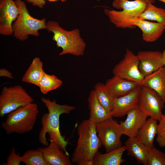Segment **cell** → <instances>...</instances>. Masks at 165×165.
Here are the masks:
<instances>
[{
  "mask_svg": "<svg viewBox=\"0 0 165 165\" xmlns=\"http://www.w3.org/2000/svg\"><path fill=\"white\" fill-rule=\"evenodd\" d=\"M41 100L48 110V113L44 114L41 120L42 128L38 136V139L42 145L47 146L49 145L46 135H49V140L55 141L60 148L68 153L66 148L68 141L61 135L60 130L59 118L61 115L69 114L76 108L72 105H60L55 101H51L48 98L42 97Z\"/></svg>",
  "mask_w": 165,
  "mask_h": 165,
  "instance_id": "obj_1",
  "label": "cell"
},
{
  "mask_svg": "<svg viewBox=\"0 0 165 165\" xmlns=\"http://www.w3.org/2000/svg\"><path fill=\"white\" fill-rule=\"evenodd\" d=\"M96 123L89 119L78 125L77 146L72 155V163L92 165L94 158L102 145L97 135Z\"/></svg>",
  "mask_w": 165,
  "mask_h": 165,
  "instance_id": "obj_2",
  "label": "cell"
},
{
  "mask_svg": "<svg viewBox=\"0 0 165 165\" xmlns=\"http://www.w3.org/2000/svg\"><path fill=\"white\" fill-rule=\"evenodd\" d=\"M46 29L48 31L53 34L52 39L56 42L57 47L62 49L59 55L67 54L77 56L83 55L86 44L81 37L78 29L66 30L55 21H49L46 23Z\"/></svg>",
  "mask_w": 165,
  "mask_h": 165,
  "instance_id": "obj_3",
  "label": "cell"
},
{
  "mask_svg": "<svg viewBox=\"0 0 165 165\" xmlns=\"http://www.w3.org/2000/svg\"><path fill=\"white\" fill-rule=\"evenodd\" d=\"M112 6L121 11L105 9V14L117 28L134 29L136 27L130 21L139 17L146 9L147 4L142 0H114Z\"/></svg>",
  "mask_w": 165,
  "mask_h": 165,
  "instance_id": "obj_4",
  "label": "cell"
},
{
  "mask_svg": "<svg viewBox=\"0 0 165 165\" xmlns=\"http://www.w3.org/2000/svg\"><path fill=\"white\" fill-rule=\"evenodd\" d=\"M38 112L37 105L33 102L20 107L7 114L2 127L8 134L28 132L34 128Z\"/></svg>",
  "mask_w": 165,
  "mask_h": 165,
  "instance_id": "obj_5",
  "label": "cell"
},
{
  "mask_svg": "<svg viewBox=\"0 0 165 165\" xmlns=\"http://www.w3.org/2000/svg\"><path fill=\"white\" fill-rule=\"evenodd\" d=\"M14 1L19 9V13L12 24L13 36L21 41L27 40L29 35L39 36V30L46 29V19L34 18L29 13L24 1Z\"/></svg>",
  "mask_w": 165,
  "mask_h": 165,
  "instance_id": "obj_6",
  "label": "cell"
},
{
  "mask_svg": "<svg viewBox=\"0 0 165 165\" xmlns=\"http://www.w3.org/2000/svg\"><path fill=\"white\" fill-rule=\"evenodd\" d=\"M33 101L32 97L20 85L4 87L0 94V117L2 118L17 108Z\"/></svg>",
  "mask_w": 165,
  "mask_h": 165,
  "instance_id": "obj_7",
  "label": "cell"
},
{
  "mask_svg": "<svg viewBox=\"0 0 165 165\" xmlns=\"http://www.w3.org/2000/svg\"><path fill=\"white\" fill-rule=\"evenodd\" d=\"M97 135L106 152L122 146L121 138L123 135L122 127L112 117L96 123Z\"/></svg>",
  "mask_w": 165,
  "mask_h": 165,
  "instance_id": "obj_8",
  "label": "cell"
},
{
  "mask_svg": "<svg viewBox=\"0 0 165 165\" xmlns=\"http://www.w3.org/2000/svg\"><path fill=\"white\" fill-rule=\"evenodd\" d=\"M139 65L137 55L127 49L123 59L113 68L112 73L114 75L135 82L141 86L145 77L140 72Z\"/></svg>",
  "mask_w": 165,
  "mask_h": 165,
  "instance_id": "obj_9",
  "label": "cell"
},
{
  "mask_svg": "<svg viewBox=\"0 0 165 165\" xmlns=\"http://www.w3.org/2000/svg\"><path fill=\"white\" fill-rule=\"evenodd\" d=\"M164 103L155 91L141 86L138 107L148 116L159 121L163 114L162 110Z\"/></svg>",
  "mask_w": 165,
  "mask_h": 165,
  "instance_id": "obj_10",
  "label": "cell"
},
{
  "mask_svg": "<svg viewBox=\"0 0 165 165\" xmlns=\"http://www.w3.org/2000/svg\"><path fill=\"white\" fill-rule=\"evenodd\" d=\"M19 13L15 1L0 0V34L4 35L13 34L12 24Z\"/></svg>",
  "mask_w": 165,
  "mask_h": 165,
  "instance_id": "obj_11",
  "label": "cell"
},
{
  "mask_svg": "<svg viewBox=\"0 0 165 165\" xmlns=\"http://www.w3.org/2000/svg\"><path fill=\"white\" fill-rule=\"evenodd\" d=\"M141 88V86L138 85L127 94L114 98L112 112L113 117H123L130 110L138 107Z\"/></svg>",
  "mask_w": 165,
  "mask_h": 165,
  "instance_id": "obj_12",
  "label": "cell"
},
{
  "mask_svg": "<svg viewBox=\"0 0 165 165\" xmlns=\"http://www.w3.org/2000/svg\"><path fill=\"white\" fill-rule=\"evenodd\" d=\"M139 70L144 76L164 66L162 52L158 51H140L137 55Z\"/></svg>",
  "mask_w": 165,
  "mask_h": 165,
  "instance_id": "obj_13",
  "label": "cell"
},
{
  "mask_svg": "<svg viewBox=\"0 0 165 165\" xmlns=\"http://www.w3.org/2000/svg\"><path fill=\"white\" fill-rule=\"evenodd\" d=\"M127 117L124 121H121L123 135L130 137L137 136L139 129L145 122L148 116L138 107L129 111L127 114Z\"/></svg>",
  "mask_w": 165,
  "mask_h": 165,
  "instance_id": "obj_14",
  "label": "cell"
},
{
  "mask_svg": "<svg viewBox=\"0 0 165 165\" xmlns=\"http://www.w3.org/2000/svg\"><path fill=\"white\" fill-rule=\"evenodd\" d=\"M45 148H39L47 165H72L68 153L61 150L54 141Z\"/></svg>",
  "mask_w": 165,
  "mask_h": 165,
  "instance_id": "obj_15",
  "label": "cell"
},
{
  "mask_svg": "<svg viewBox=\"0 0 165 165\" xmlns=\"http://www.w3.org/2000/svg\"><path fill=\"white\" fill-rule=\"evenodd\" d=\"M130 23L138 27L142 32L143 40L147 42L157 41L163 33L164 26L158 22H153L137 18L132 20Z\"/></svg>",
  "mask_w": 165,
  "mask_h": 165,
  "instance_id": "obj_16",
  "label": "cell"
},
{
  "mask_svg": "<svg viewBox=\"0 0 165 165\" xmlns=\"http://www.w3.org/2000/svg\"><path fill=\"white\" fill-rule=\"evenodd\" d=\"M105 84L114 98L126 95L140 85L135 82L116 75L108 79Z\"/></svg>",
  "mask_w": 165,
  "mask_h": 165,
  "instance_id": "obj_17",
  "label": "cell"
},
{
  "mask_svg": "<svg viewBox=\"0 0 165 165\" xmlns=\"http://www.w3.org/2000/svg\"><path fill=\"white\" fill-rule=\"evenodd\" d=\"M141 86L155 91L165 103V66L145 76Z\"/></svg>",
  "mask_w": 165,
  "mask_h": 165,
  "instance_id": "obj_18",
  "label": "cell"
},
{
  "mask_svg": "<svg viewBox=\"0 0 165 165\" xmlns=\"http://www.w3.org/2000/svg\"><path fill=\"white\" fill-rule=\"evenodd\" d=\"M124 146L128 156L133 157L139 163L147 165L149 148L136 137L129 138L125 142Z\"/></svg>",
  "mask_w": 165,
  "mask_h": 165,
  "instance_id": "obj_19",
  "label": "cell"
},
{
  "mask_svg": "<svg viewBox=\"0 0 165 165\" xmlns=\"http://www.w3.org/2000/svg\"><path fill=\"white\" fill-rule=\"evenodd\" d=\"M89 118L97 123L113 117L111 112L107 111L99 103L94 90H91L88 98Z\"/></svg>",
  "mask_w": 165,
  "mask_h": 165,
  "instance_id": "obj_20",
  "label": "cell"
},
{
  "mask_svg": "<svg viewBox=\"0 0 165 165\" xmlns=\"http://www.w3.org/2000/svg\"><path fill=\"white\" fill-rule=\"evenodd\" d=\"M157 121L152 117L147 119L139 129L136 137L149 148L154 147V138L158 132Z\"/></svg>",
  "mask_w": 165,
  "mask_h": 165,
  "instance_id": "obj_21",
  "label": "cell"
},
{
  "mask_svg": "<svg viewBox=\"0 0 165 165\" xmlns=\"http://www.w3.org/2000/svg\"><path fill=\"white\" fill-rule=\"evenodd\" d=\"M125 150L124 146L104 154L98 151L94 158L92 165H120L124 161L122 156Z\"/></svg>",
  "mask_w": 165,
  "mask_h": 165,
  "instance_id": "obj_22",
  "label": "cell"
},
{
  "mask_svg": "<svg viewBox=\"0 0 165 165\" xmlns=\"http://www.w3.org/2000/svg\"><path fill=\"white\" fill-rule=\"evenodd\" d=\"M45 72L43 68V63L39 57L33 60L22 78L24 82L32 84L38 86Z\"/></svg>",
  "mask_w": 165,
  "mask_h": 165,
  "instance_id": "obj_23",
  "label": "cell"
},
{
  "mask_svg": "<svg viewBox=\"0 0 165 165\" xmlns=\"http://www.w3.org/2000/svg\"><path fill=\"white\" fill-rule=\"evenodd\" d=\"M94 90L99 103L107 111L112 113L114 97L105 84L100 82L97 83L94 86Z\"/></svg>",
  "mask_w": 165,
  "mask_h": 165,
  "instance_id": "obj_24",
  "label": "cell"
},
{
  "mask_svg": "<svg viewBox=\"0 0 165 165\" xmlns=\"http://www.w3.org/2000/svg\"><path fill=\"white\" fill-rule=\"evenodd\" d=\"M138 18L144 20L156 21L163 24L165 28V9L157 7L151 3L147 4L146 9Z\"/></svg>",
  "mask_w": 165,
  "mask_h": 165,
  "instance_id": "obj_25",
  "label": "cell"
},
{
  "mask_svg": "<svg viewBox=\"0 0 165 165\" xmlns=\"http://www.w3.org/2000/svg\"><path fill=\"white\" fill-rule=\"evenodd\" d=\"M62 83V81L54 75H49L45 72L38 86L41 92L46 94L60 87Z\"/></svg>",
  "mask_w": 165,
  "mask_h": 165,
  "instance_id": "obj_26",
  "label": "cell"
},
{
  "mask_svg": "<svg viewBox=\"0 0 165 165\" xmlns=\"http://www.w3.org/2000/svg\"><path fill=\"white\" fill-rule=\"evenodd\" d=\"M21 162L26 165H47L39 148L26 151L22 156Z\"/></svg>",
  "mask_w": 165,
  "mask_h": 165,
  "instance_id": "obj_27",
  "label": "cell"
},
{
  "mask_svg": "<svg viewBox=\"0 0 165 165\" xmlns=\"http://www.w3.org/2000/svg\"><path fill=\"white\" fill-rule=\"evenodd\" d=\"M147 165H165V153L154 147L149 148Z\"/></svg>",
  "mask_w": 165,
  "mask_h": 165,
  "instance_id": "obj_28",
  "label": "cell"
},
{
  "mask_svg": "<svg viewBox=\"0 0 165 165\" xmlns=\"http://www.w3.org/2000/svg\"><path fill=\"white\" fill-rule=\"evenodd\" d=\"M158 124L156 141L161 147H165V114H163Z\"/></svg>",
  "mask_w": 165,
  "mask_h": 165,
  "instance_id": "obj_29",
  "label": "cell"
},
{
  "mask_svg": "<svg viewBox=\"0 0 165 165\" xmlns=\"http://www.w3.org/2000/svg\"><path fill=\"white\" fill-rule=\"evenodd\" d=\"M22 156L19 153H16L15 149L13 148L6 160V162L2 163L4 165H20L21 162Z\"/></svg>",
  "mask_w": 165,
  "mask_h": 165,
  "instance_id": "obj_30",
  "label": "cell"
},
{
  "mask_svg": "<svg viewBox=\"0 0 165 165\" xmlns=\"http://www.w3.org/2000/svg\"><path fill=\"white\" fill-rule=\"evenodd\" d=\"M26 2L31 3L34 6H37L40 8H42L46 4L41 0H25Z\"/></svg>",
  "mask_w": 165,
  "mask_h": 165,
  "instance_id": "obj_31",
  "label": "cell"
},
{
  "mask_svg": "<svg viewBox=\"0 0 165 165\" xmlns=\"http://www.w3.org/2000/svg\"><path fill=\"white\" fill-rule=\"evenodd\" d=\"M0 76L6 77L9 79L14 78L12 73L4 68H1L0 69Z\"/></svg>",
  "mask_w": 165,
  "mask_h": 165,
  "instance_id": "obj_32",
  "label": "cell"
},
{
  "mask_svg": "<svg viewBox=\"0 0 165 165\" xmlns=\"http://www.w3.org/2000/svg\"><path fill=\"white\" fill-rule=\"evenodd\" d=\"M144 2H145L147 4L151 3L152 4H154L155 2V0H142Z\"/></svg>",
  "mask_w": 165,
  "mask_h": 165,
  "instance_id": "obj_33",
  "label": "cell"
},
{
  "mask_svg": "<svg viewBox=\"0 0 165 165\" xmlns=\"http://www.w3.org/2000/svg\"><path fill=\"white\" fill-rule=\"evenodd\" d=\"M162 54L163 62L165 66V50L162 52Z\"/></svg>",
  "mask_w": 165,
  "mask_h": 165,
  "instance_id": "obj_34",
  "label": "cell"
},
{
  "mask_svg": "<svg viewBox=\"0 0 165 165\" xmlns=\"http://www.w3.org/2000/svg\"><path fill=\"white\" fill-rule=\"evenodd\" d=\"M157 0L165 3V0Z\"/></svg>",
  "mask_w": 165,
  "mask_h": 165,
  "instance_id": "obj_35",
  "label": "cell"
},
{
  "mask_svg": "<svg viewBox=\"0 0 165 165\" xmlns=\"http://www.w3.org/2000/svg\"><path fill=\"white\" fill-rule=\"evenodd\" d=\"M42 1V2H46V1H45V0H41Z\"/></svg>",
  "mask_w": 165,
  "mask_h": 165,
  "instance_id": "obj_36",
  "label": "cell"
},
{
  "mask_svg": "<svg viewBox=\"0 0 165 165\" xmlns=\"http://www.w3.org/2000/svg\"><path fill=\"white\" fill-rule=\"evenodd\" d=\"M97 1H99L100 0H97Z\"/></svg>",
  "mask_w": 165,
  "mask_h": 165,
  "instance_id": "obj_37",
  "label": "cell"
}]
</instances>
